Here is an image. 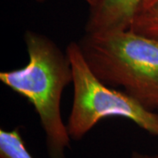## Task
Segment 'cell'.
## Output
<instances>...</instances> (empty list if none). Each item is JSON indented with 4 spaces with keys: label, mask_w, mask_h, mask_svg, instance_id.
<instances>
[{
    "label": "cell",
    "mask_w": 158,
    "mask_h": 158,
    "mask_svg": "<svg viewBox=\"0 0 158 158\" xmlns=\"http://www.w3.org/2000/svg\"><path fill=\"white\" fill-rule=\"evenodd\" d=\"M79 48L93 74L107 85L155 108L158 98V39L130 29L86 34Z\"/></svg>",
    "instance_id": "7a4b0ae2"
},
{
    "label": "cell",
    "mask_w": 158,
    "mask_h": 158,
    "mask_svg": "<svg viewBox=\"0 0 158 158\" xmlns=\"http://www.w3.org/2000/svg\"><path fill=\"white\" fill-rule=\"evenodd\" d=\"M129 29L148 37L158 39V1L146 10L140 11Z\"/></svg>",
    "instance_id": "8992f818"
},
{
    "label": "cell",
    "mask_w": 158,
    "mask_h": 158,
    "mask_svg": "<svg viewBox=\"0 0 158 158\" xmlns=\"http://www.w3.org/2000/svg\"><path fill=\"white\" fill-rule=\"evenodd\" d=\"M35 1H37V2H39V3H42V2H45L46 0H35Z\"/></svg>",
    "instance_id": "8fae6325"
},
{
    "label": "cell",
    "mask_w": 158,
    "mask_h": 158,
    "mask_svg": "<svg viewBox=\"0 0 158 158\" xmlns=\"http://www.w3.org/2000/svg\"><path fill=\"white\" fill-rule=\"evenodd\" d=\"M144 0H96L90 6L86 34L127 30Z\"/></svg>",
    "instance_id": "277c9868"
},
{
    "label": "cell",
    "mask_w": 158,
    "mask_h": 158,
    "mask_svg": "<svg viewBox=\"0 0 158 158\" xmlns=\"http://www.w3.org/2000/svg\"><path fill=\"white\" fill-rule=\"evenodd\" d=\"M66 53L73 75V102L67 123L71 140L83 139L100 120L112 117L129 119L158 137V113L127 92L101 82L87 64L77 42H70Z\"/></svg>",
    "instance_id": "3957f363"
},
{
    "label": "cell",
    "mask_w": 158,
    "mask_h": 158,
    "mask_svg": "<svg viewBox=\"0 0 158 158\" xmlns=\"http://www.w3.org/2000/svg\"><path fill=\"white\" fill-rule=\"evenodd\" d=\"M131 158H158V154H147L140 151H133Z\"/></svg>",
    "instance_id": "52a82bcc"
},
{
    "label": "cell",
    "mask_w": 158,
    "mask_h": 158,
    "mask_svg": "<svg viewBox=\"0 0 158 158\" xmlns=\"http://www.w3.org/2000/svg\"><path fill=\"white\" fill-rule=\"evenodd\" d=\"M157 1L158 0H144V2H143V4H142V6H141V9L140 11H143V10H146L148 7L152 6L154 4H156Z\"/></svg>",
    "instance_id": "ba28073f"
},
{
    "label": "cell",
    "mask_w": 158,
    "mask_h": 158,
    "mask_svg": "<svg viewBox=\"0 0 158 158\" xmlns=\"http://www.w3.org/2000/svg\"><path fill=\"white\" fill-rule=\"evenodd\" d=\"M0 158H34L27 149L19 127L0 129Z\"/></svg>",
    "instance_id": "5b68a950"
},
{
    "label": "cell",
    "mask_w": 158,
    "mask_h": 158,
    "mask_svg": "<svg viewBox=\"0 0 158 158\" xmlns=\"http://www.w3.org/2000/svg\"><path fill=\"white\" fill-rule=\"evenodd\" d=\"M155 108H157L158 109V98L156 100V103H155Z\"/></svg>",
    "instance_id": "30bf717a"
},
{
    "label": "cell",
    "mask_w": 158,
    "mask_h": 158,
    "mask_svg": "<svg viewBox=\"0 0 158 158\" xmlns=\"http://www.w3.org/2000/svg\"><path fill=\"white\" fill-rule=\"evenodd\" d=\"M28 62L22 68L0 72V81L34 106L45 135L49 158H65L71 138L61 111L62 92L72 83L67 53L48 37L34 31L24 34Z\"/></svg>",
    "instance_id": "6da1fadb"
},
{
    "label": "cell",
    "mask_w": 158,
    "mask_h": 158,
    "mask_svg": "<svg viewBox=\"0 0 158 158\" xmlns=\"http://www.w3.org/2000/svg\"><path fill=\"white\" fill-rule=\"evenodd\" d=\"M85 1L86 2V3H88V5H89V6H91V5H92L96 0H85Z\"/></svg>",
    "instance_id": "9c48e42d"
}]
</instances>
